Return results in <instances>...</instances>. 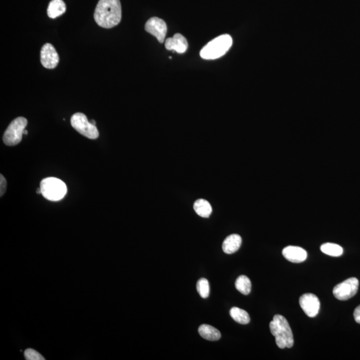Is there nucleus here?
I'll list each match as a JSON object with an SVG mask.
<instances>
[{"label":"nucleus","instance_id":"22","mask_svg":"<svg viewBox=\"0 0 360 360\" xmlns=\"http://www.w3.org/2000/svg\"><path fill=\"white\" fill-rule=\"evenodd\" d=\"M6 188H7V182H6L3 175L1 174V176H0V196L1 197L3 196L4 194H5Z\"/></svg>","mask_w":360,"mask_h":360},{"label":"nucleus","instance_id":"20","mask_svg":"<svg viewBox=\"0 0 360 360\" xmlns=\"http://www.w3.org/2000/svg\"><path fill=\"white\" fill-rule=\"evenodd\" d=\"M197 291L202 298L206 299L210 295V284L208 279L201 278L197 282Z\"/></svg>","mask_w":360,"mask_h":360},{"label":"nucleus","instance_id":"3","mask_svg":"<svg viewBox=\"0 0 360 360\" xmlns=\"http://www.w3.org/2000/svg\"><path fill=\"white\" fill-rule=\"evenodd\" d=\"M233 40L228 34L221 35L206 44L200 51L204 60H216L225 55L232 47Z\"/></svg>","mask_w":360,"mask_h":360},{"label":"nucleus","instance_id":"23","mask_svg":"<svg viewBox=\"0 0 360 360\" xmlns=\"http://www.w3.org/2000/svg\"><path fill=\"white\" fill-rule=\"evenodd\" d=\"M353 317L355 321L360 324V305L355 308L354 312H353Z\"/></svg>","mask_w":360,"mask_h":360},{"label":"nucleus","instance_id":"7","mask_svg":"<svg viewBox=\"0 0 360 360\" xmlns=\"http://www.w3.org/2000/svg\"><path fill=\"white\" fill-rule=\"evenodd\" d=\"M358 287V279L355 277H350L335 285L333 289V295L339 300H347L356 294Z\"/></svg>","mask_w":360,"mask_h":360},{"label":"nucleus","instance_id":"2","mask_svg":"<svg viewBox=\"0 0 360 360\" xmlns=\"http://www.w3.org/2000/svg\"><path fill=\"white\" fill-rule=\"evenodd\" d=\"M269 328L279 348H291L293 347L294 340L292 331L285 317L281 315H275L273 320L269 323Z\"/></svg>","mask_w":360,"mask_h":360},{"label":"nucleus","instance_id":"25","mask_svg":"<svg viewBox=\"0 0 360 360\" xmlns=\"http://www.w3.org/2000/svg\"><path fill=\"white\" fill-rule=\"evenodd\" d=\"M91 122L92 124L95 125V126H96V123L95 121L92 120L91 122Z\"/></svg>","mask_w":360,"mask_h":360},{"label":"nucleus","instance_id":"11","mask_svg":"<svg viewBox=\"0 0 360 360\" xmlns=\"http://www.w3.org/2000/svg\"><path fill=\"white\" fill-rule=\"evenodd\" d=\"M165 47L168 50H174L179 54H183L188 49V43L186 38L182 34H176L174 37L166 40Z\"/></svg>","mask_w":360,"mask_h":360},{"label":"nucleus","instance_id":"24","mask_svg":"<svg viewBox=\"0 0 360 360\" xmlns=\"http://www.w3.org/2000/svg\"><path fill=\"white\" fill-rule=\"evenodd\" d=\"M37 192V194H42V190H41V188H40V187L39 188L37 189V192Z\"/></svg>","mask_w":360,"mask_h":360},{"label":"nucleus","instance_id":"4","mask_svg":"<svg viewBox=\"0 0 360 360\" xmlns=\"http://www.w3.org/2000/svg\"><path fill=\"white\" fill-rule=\"evenodd\" d=\"M42 195L46 200L58 202L62 200L68 192L65 183L56 178H47L40 182Z\"/></svg>","mask_w":360,"mask_h":360},{"label":"nucleus","instance_id":"13","mask_svg":"<svg viewBox=\"0 0 360 360\" xmlns=\"http://www.w3.org/2000/svg\"><path fill=\"white\" fill-rule=\"evenodd\" d=\"M242 242L241 236L238 234H232L227 237L222 244L223 251L227 254H232L240 249Z\"/></svg>","mask_w":360,"mask_h":360},{"label":"nucleus","instance_id":"6","mask_svg":"<svg viewBox=\"0 0 360 360\" xmlns=\"http://www.w3.org/2000/svg\"><path fill=\"white\" fill-rule=\"evenodd\" d=\"M71 125L78 132L86 138L95 140L99 137V131L95 125L88 121L85 114H74L71 118Z\"/></svg>","mask_w":360,"mask_h":360},{"label":"nucleus","instance_id":"21","mask_svg":"<svg viewBox=\"0 0 360 360\" xmlns=\"http://www.w3.org/2000/svg\"><path fill=\"white\" fill-rule=\"evenodd\" d=\"M24 355L26 359L28 360H44L45 358L38 351L32 349H28L25 351Z\"/></svg>","mask_w":360,"mask_h":360},{"label":"nucleus","instance_id":"8","mask_svg":"<svg viewBox=\"0 0 360 360\" xmlns=\"http://www.w3.org/2000/svg\"><path fill=\"white\" fill-rule=\"evenodd\" d=\"M299 305L305 314L309 317H314L318 314L320 308V301L318 297L313 293H305L299 300Z\"/></svg>","mask_w":360,"mask_h":360},{"label":"nucleus","instance_id":"10","mask_svg":"<svg viewBox=\"0 0 360 360\" xmlns=\"http://www.w3.org/2000/svg\"><path fill=\"white\" fill-rule=\"evenodd\" d=\"M40 60L44 68L54 69L59 63V55L51 44H44L40 52Z\"/></svg>","mask_w":360,"mask_h":360},{"label":"nucleus","instance_id":"17","mask_svg":"<svg viewBox=\"0 0 360 360\" xmlns=\"http://www.w3.org/2000/svg\"><path fill=\"white\" fill-rule=\"evenodd\" d=\"M230 314L234 321L240 323V324H247L250 321V317H249L248 313L242 309L239 308V307H232L230 309Z\"/></svg>","mask_w":360,"mask_h":360},{"label":"nucleus","instance_id":"18","mask_svg":"<svg viewBox=\"0 0 360 360\" xmlns=\"http://www.w3.org/2000/svg\"><path fill=\"white\" fill-rule=\"evenodd\" d=\"M235 286L243 295H248L251 292V281L249 277L245 275H240L237 278L235 282Z\"/></svg>","mask_w":360,"mask_h":360},{"label":"nucleus","instance_id":"9","mask_svg":"<svg viewBox=\"0 0 360 360\" xmlns=\"http://www.w3.org/2000/svg\"><path fill=\"white\" fill-rule=\"evenodd\" d=\"M145 30L155 36L160 43H164L168 30L166 23L164 20L157 17L150 18L145 25Z\"/></svg>","mask_w":360,"mask_h":360},{"label":"nucleus","instance_id":"26","mask_svg":"<svg viewBox=\"0 0 360 360\" xmlns=\"http://www.w3.org/2000/svg\"><path fill=\"white\" fill-rule=\"evenodd\" d=\"M28 134V131L25 130L24 132V135H27Z\"/></svg>","mask_w":360,"mask_h":360},{"label":"nucleus","instance_id":"12","mask_svg":"<svg viewBox=\"0 0 360 360\" xmlns=\"http://www.w3.org/2000/svg\"><path fill=\"white\" fill-rule=\"evenodd\" d=\"M282 254L287 260L293 263H301L307 259V253L304 249L297 246H287L283 249Z\"/></svg>","mask_w":360,"mask_h":360},{"label":"nucleus","instance_id":"1","mask_svg":"<svg viewBox=\"0 0 360 360\" xmlns=\"http://www.w3.org/2000/svg\"><path fill=\"white\" fill-rule=\"evenodd\" d=\"M94 19L100 27L110 29L122 20V6L120 0H100L94 12Z\"/></svg>","mask_w":360,"mask_h":360},{"label":"nucleus","instance_id":"5","mask_svg":"<svg viewBox=\"0 0 360 360\" xmlns=\"http://www.w3.org/2000/svg\"><path fill=\"white\" fill-rule=\"evenodd\" d=\"M27 124L28 120L24 117H18L12 121L4 133V144L9 146H16L20 144Z\"/></svg>","mask_w":360,"mask_h":360},{"label":"nucleus","instance_id":"16","mask_svg":"<svg viewBox=\"0 0 360 360\" xmlns=\"http://www.w3.org/2000/svg\"><path fill=\"white\" fill-rule=\"evenodd\" d=\"M194 209L196 214L202 218H209L212 214V208L208 201L200 199L195 202Z\"/></svg>","mask_w":360,"mask_h":360},{"label":"nucleus","instance_id":"14","mask_svg":"<svg viewBox=\"0 0 360 360\" xmlns=\"http://www.w3.org/2000/svg\"><path fill=\"white\" fill-rule=\"evenodd\" d=\"M66 11V6L63 0H52L48 6L47 13L48 17L52 19L63 15Z\"/></svg>","mask_w":360,"mask_h":360},{"label":"nucleus","instance_id":"15","mask_svg":"<svg viewBox=\"0 0 360 360\" xmlns=\"http://www.w3.org/2000/svg\"><path fill=\"white\" fill-rule=\"evenodd\" d=\"M198 332L203 338L208 341H218L221 338V333L212 325L203 324L199 327Z\"/></svg>","mask_w":360,"mask_h":360},{"label":"nucleus","instance_id":"19","mask_svg":"<svg viewBox=\"0 0 360 360\" xmlns=\"http://www.w3.org/2000/svg\"><path fill=\"white\" fill-rule=\"evenodd\" d=\"M321 251L325 254L333 257H338L342 255L343 248L340 245L332 243H325L321 245Z\"/></svg>","mask_w":360,"mask_h":360}]
</instances>
